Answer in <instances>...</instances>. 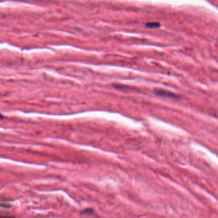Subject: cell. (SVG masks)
Returning a JSON list of instances; mask_svg holds the SVG:
<instances>
[{
  "label": "cell",
  "mask_w": 218,
  "mask_h": 218,
  "mask_svg": "<svg viewBox=\"0 0 218 218\" xmlns=\"http://www.w3.org/2000/svg\"><path fill=\"white\" fill-rule=\"evenodd\" d=\"M155 93L156 95L162 96V97L169 98L173 100H180L181 97L174 93L170 92V91L163 90V89H156L155 90Z\"/></svg>",
  "instance_id": "obj_1"
},
{
  "label": "cell",
  "mask_w": 218,
  "mask_h": 218,
  "mask_svg": "<svg viewBox=\"0 0 218 218\" xmlns=\"http://www.w3.org/2000/svg\"><path fill=\"white\" fill-rule=\"evenodd\" d=\"M148 26L151 27V28H156V27H159L160 24L158 23H155V22L149 23V24H148Z\"/></svg>",
  "instance_id": "obj_2"
},
{
  "label": "cell",
  "mask_w": 218,
  "mask_h": 218,
  "mask_svg": "<svg viewBox=\"0 0 218 218\" xmlns=\"http://www.w3.org/2000/svg\"><path fill=\"white\" fill-rule=\"evenodd\" d=\"M0 218H15V217L10 216H0Z\"/></svg>",
  "instance_id": "obj_3"
},
{
  "label": "cell",
  "mask_w": 218,
  "mask_h": 218,
  "mask_svg": "<svg viewBox=\"0 0 218 218\" xmlns=\"http://www.w3.org/2000/svg\"><path fill=\"white\" fill-rule=\"evenodd\" d=\"M1 118H3V117H2V115L0 114V119H1Z\"/></svg>",
  "instance_id": "obj_4"
}]
</instances>
